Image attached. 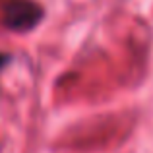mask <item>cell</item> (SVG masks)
I'll use <instances>...</instances> for the list:
<instances>
[{
  "mask_svg": "<svg viewBox=\"0 0 153 153\" xmlns=\"http://www.w3.org/2000/svg\"><path fill=\"white\" fill-rule=\"evenodd\" d=\"M8 62H10V56H8V54H2V52H0V68H2L4 64H8Z\"/></svg>",
  "mask_w": 153,
  "mask_h": 153,
  "instance_id": "cell-1",
  "label": "cell"
}]
</instances>
